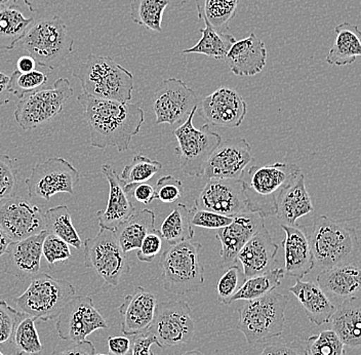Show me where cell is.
Instances as JSON below:
<instances>
[{
  "label": "cell",
  "mask_w": 361,
  "mask_h": 355,
  "mask_svg": "<svg viewBox=\"0 0 361 355\" xmlns=\"http://www.w3.org/2000/svg\"><path fill=\"white\" fill-rule=\"evenodd\" d=\"M78 102L89 126L90 146L94 148L115 147L118 152H124L145 121L144 110L128 102L104 100L85 92L79 95Z\"/></svg>",
  "instance_id": "1"
},
{
  "label": "cell",
  "mask_w": 361,
  "mask_h": 355,
  "mask_svg": "<svg viewBox=\"0 0 361 355\" xmlns=\"http://www.w3.org/2000/svg\"><path fill=\"white\" fill-rule=\"evenodd\" d=\"M73 76L89 96L123 103L132 100L134 76L110 56L90 55Z\"/></svg>",
  "instance_id": "2"
},
{
  "label": "cell",
  "mask_w": 361,
  "mask_h": 355,
  "mask_svg": "<svg viewBox=\"0 0 361 355\" xmlns=\"http://www.w3.org/2000/svg\"><path fill=\"white\" fill-rule=\"evenodd\" d=\"M300 174L297 164L286 162L250 167L247 179H243L247 211L259 212L264 218L275 216L279 194Z\"/></svg>",
  "instance_id": "3"
},
{
  "label": "cell",
  "mask_w": 361,
  "mask_h": 355,
  "mask_svg": "<svg viewBox=\"0 0 361 355\" xmlns=\"http://www.w3.org/2000/svg\"><path fill=\"white\" fill-rule=\"evenodd\" d=\"M202 246L192 241L171 246L160 258L162 287L176 295L196 293L204 284V267L200 260Z\"/></svg>",
  "instance_id": "4"
},
{
  "label": "cell",
  "mask_w": 361,
  "mask_h": 355,
  "mask_svg": "<svg viewBox=\"0 0 361 355\" xmlns=\"http://www.w3.org/2000/svg\"><path fill=\"white\" fill-rule=\"evenodd\" d=\"M309 241L315 266L322 270L350 263L358 248L356 230L327 216L315 219Z\"/></svg>",
  "instance_id": "5"
},
{
  "label": "cell",
  "mask_w": 361,
  "mask_h": 355,
  "mask_svg": "<svg viewBox=\"0 0 361 355\" xmlns=\"http://www.w3.org/2000/svg\"><path fill=\"white\" fill-rule=\"evenodd\" d=\"M288 297L271 291L259 299L247 301L238 309L237 329L245 335L248 345H257L283 333Z\"/></svg>",
  "instance_id": "6"
},
{
  "label": "cell",
  "mask_w": 361,
  "mask_h": 355,
  "mask_svg": "<svg viewBox=\"0 0 361 355\" xmlns=\"http://www.w3.org/2000/svg\"><path fill=\"white\" fill-rule=\"evenodd\" d=\"M20 44L36 64L54 70L73 52L74 40L65 22L55 16L34 21Z\"/></svg>",
  "instance_id": "7"
},
{
  "label": "cell",
  "mask_w": 361,
  "mask_h": 355,
  "mask_svg": "<svg viewBox=\"0 0 361 355\" xmlns=\"http://www.w3.org/2000/svg\"><path fill=\"white\" fill-rule=\"evenodd\" d=\"M75 297V288L66 279L38 273L26 291L16 298L17 309L35 320L49 322L59 318L68 302Z\"/></svg>",
  "instance_id": "8"
},
{
  "label": "cell",
  "mask_w": 361,
  "mask_h": 355,
  "mask_svg": "<svg viewBox=\"0 0 361 355\" xmlns=\"http://www.w3.org/2000/svg\"><path fill=\"white\" fill-rule=\"evenodd\" d=\"M73 94L69 79H56L51 88H42L20 99L13 116L23 130H34L60 115Z\"/></svg>",
  "instance_id": "9"
},
{
  "label": "cell",
  "mask_w": 361,
  "mask_h": 355,
  "mask_svg": "<svg viewBox=\"0 0 361 355\" xmlns=\"http://www.w3.org/2000/svg\"><path fill=\"white\" fill-rule=\"evenodd\" d=\"M198 107L191 112L184 124L173 131V135L178 141L175 152L179 158L183 173L190 177L202 178L207 162L219 145L222 143V137L212 132L209 124L200 128L194 126L193 117Z\"/></svg>",
  "instance_id": "10"
},
{
  "label": "cell",
  "mask_w": 361,
  "mask_h": 355,
  "mask_svg": "<svg viewBox=\"0 0 361 355\" xmlns=\"http://www.w3.org/2000/svg\"><path fill=\"white\" fill-rule=\"evenodd\" d=\"M83 246L85 266L106 284L118 286L121 278L130 273V262L114 231L100 228L96 236L85 239Z\"/></svg>",
  "instance_id": "11"
},
{
  "label": "cell",
  "mask_w": 361,
  "mask_h": 355,
  "mask_svg": "<svg viewBox=\"0 0 361 355\" xmlns=\"http://www.w3.org/2000/svg\"><path fill=\"white\" fill-rule=\"evenodd\" d=\"M79 181L80 174L69 162L62 157H51L33 167L25 184L31 198L49 201L58 193L73 195Z\"/></svg>",
  "instance_id": "12"
},
{
  "label": "cell",
  "mask_w": 361,
  "mask_h": 355,
  "mask_svg": "<svg viewBox=\"0 0 361 355\" xmlns=\"http://www.w3.org/2000/svg\"><path fill=\"white\" fill-rule=\"evenodd\" d=\"M148 333L155 337L160 348L190 342L195 334V323L188 303L184 301L157 303Z\"/></svg>",
  "instance_id": "13"
},
{
  "label": "cell",
  "mask_w": 361,
  "mask_h": 355,
  "mask_svg": "<svg viewBox=\"0 0 361 355\" xmlns=\"http://www.w3.org/2000/svg\"><path fill=\"white\" fill-rule=\"evenodd\" d=\"M108 323L87 296L73 297L63 308L56 323L61 340L81 342L98 330H107Z\"/></svg>",
  "instance_id": "14"
},
{
  "label": "cell",
  "mask_w": 361,
  "mask_h": 355,
  "mask_svg": "<svg viewBox=\"0 0 361 355\" xmlns=\"http://www.w3.org/2000/svg\"><path fill=\"white\" fill-rule=\"evenodd\" d=\"M152 106L157 115L155 124L173 126L186 121L198 107L197 95L180 79L169 78L158 85Z\"/></svg>",
  "instance_id": "15"
},
{
  "label": "cell",
  "mask_w": 361,
  "mask_h": 355,
  "mask_svg": "<svg viewBox=\"0 0 361 355\" xmlns=\"http://www.w3.org/2000/svg\"><path fill=\"white\" fill-rule=\"evenodd\" d=\"M0 227L11 241L44 231V214L27 198L11 196L0 201Z\"/></svg>",
  "instance_id": "16"
},
{
  "label": "cell",
  "mask_w": 361,
  "mask_h": 355,
  "mask_svg": "<svg viewBox=\"0 0 361 355\" xmlns=\"http://www.w3.org/2000/svg\"><path fill=\"white\" fill-rule=\"evenodd\" d=\"M252 160V147L247 140L240 138L226 140L214 151L203 177L207 180H241Z\"/></svg>",
  "instance_id": "17"
},
{
  "label": "cell",
  "mask_w": 361,
  "mask_h": 355,
  "mask_svg": "<svg viewBox=\"0 0 361 355\" xmlns=\"http://www.w3.org/2000/svg\"><path fill=\"white\" fill-rule=\"evenodd\" d=\"M195 207L227 217L247 211L243 180H207L195 200Z\"/></svg>",
  "instance_id": "18"
},
{
  "label": "cell",
  "mask_w": 361,
  "mask_h": 355,
  "mask_svg": "<svg viewBox=\"0 0 361 355\" xmlns=\"http://www.w3.org/2000/svg\"><path fill=\"white\" fill-rule=\"evenodd\" d=\"M200 113L212 126L236 128L247 115V105L236 90L221 87L203 99Z\"/></svg>",
  "instance_id": "19"
},
{
  "label": "cell",
  "mask_w": 361,
  "mask_h": 355,
  "mask_svg": "<svg viewBox=\"0 0 361 355\" xmlns=\"http://www.w3.org/2000/svg\"><path fill=\"white\" fill-rule=\"evenodd\" d=\"M265 227V218L259 212L245 211L233 217V221L216 231L220 241L221 266H232L237 255L255 234Z\"/></svg>",
  "instance_id": "20"
},
{
  "label": "cell",
  "mask_w": 361,
  "mask_h": 355,
  "mask_svg": "<svg viewBox=\"0 0 361 355\" xmlns=\"http://www.w3.org/2000/svg\"><path fill=\"white\" fill-rule=\"evenodd\" d=\"M47 231L19 241H11L6 252L4 270L20 280L31 279L37 275L42 266V244Z\"/></svg>",
  "instance_id": "21"
},
{
  "label": "cell",
  "mask_w": 361,
  "mask_h": 355,
  "mask_svg": "<svg viewBox=\"0 0 361 355\" xmlns=\"http://www.w3.org/2000/svg\"><path fill=\"white\" fill-rule=\"evenodd\" d=\"M157 297L151 291L137 287L134 293L126 296L118 307L121 331L124 336H137L148 332L154 318Z\"/></svg>",
  "instance_id": "22"
},
{
  "label": "cell",
  "mask_w": 361,
  "mask_h": 355,
  "mask_svg": "<svg viewBox=\"0 0 361 355\" xmlns=\"http://www.w3.org/2000/svg\"><path fill=\"white\" fill-rule=\"evenodd\" d=\"M101 171L109 183V198L106 209L97 212V219L101 228L115 232L121 224L135 214V205L126 192L123 181L113 167L109 164H103Z\"/></svg>",
  "instance_id": "23"
},
{
  "label": "cell",
  "mask_w": 361,
  "mask_h": 355,
  "mask_svg": "<svg viewBox=\"0 0 361 355\" xmlns=\"http://www.w3.org/2000/svg\"><path fill=\"white\" fill-rule=\"evenodd\" d=\"M281 228L286 234V239L282 241L284 273L288 277L302 279L315 267L309 236L300 225H281Z\"/></svg>",
  "instance_id": "24"
},
{
  "label": "cell",
  "mask_w": 361,
  "mask_h": 355,
  "mask_svg": "<svg viewBox=\"0 0 361 355\" xmlns=\"http://www.w3.org/2000/svg\"><path fill=\"white\" fill-rule=\"evenodd\" d=\"M279 244L273 241L267 228L263 227L255 234L237 255V260L243 265L245 278L263 275L273 270L276 265Z\"/></svg>",
  "instance_id": "25"
},
{
  "label": "cell",
  "mask_w": 361,
  "mask_h": 355,
  "mask_svg": "<svg viewBox=\"0 0 361 355\" xmlns=\"http://www.w3.org/2000/svg\"><path fill=\"white\" fill-rule=\"evenodd\" d=\"M225 62L237 76H255L266 66L267 49L256 34L250 33L248 37L236 40Z\"/></svg>",
  "instance_id": "26"
},
{
  "label": "cell",
  "mask_w": 361,
  "mask_h": 355,
  "mask_svg": "<svg viewBox=\"0 0 361 355\" xmlns=\"http://www.w3.org/2000/svg\"><path fill=\"white\" fill-rule=\"evenodd\" d=\"M312 212L314 207L302 173L279 194L275 216L281 225L295 226L300 218Z\"/></svg>",
  "instance_id": "27"
},
{
  "label": "cell",
  "mask_w": 361,
  "mask_h": 355,
  "mask_svg": "<svg viewBox=\"0 0 361 355\" xmlns=\"http://www.w3.org/2000/svg\"><path fill=\"white\" fill-rule=\"evenodd\" d=\"M290 291L303 306L305 313L311 323L322 325L331 322L337 308L317 284L297 279L295 284L290 287Z\"/></svg>",
  "instance_id": "28"
},
{
  "label": "cell",
  "mask_w": 361,
  "mask_h": 355,
  "mask_svg": "<svg viewBox=\"0 0 361 355\" xmlns=\"http://www.w3.org/2000/svg\"><path fill=\"white\" fill-rule=\"evenodd\" d=\"M316 284L337 297H355L361 291V268L348 263L326 269L318 275Z\"/></svg>",
  "instance_id": "29"
},
{
  "label": "cell",
  "mask_w": 361,
  "mask_h": 355,
  "mask_svg": "<svg viewBox=\"0 0 361 355\" xmlns=\"http://www.w3.org/2000/svg\"><path fill=\"white\" fill-rule=\"evenodd\" d=\"M331 325L346 347L361 348V297L343 301L331 318Z\"/></svg>",
  "instance_id": "30"
},
{
  "label": "cell",
  "mask_w": 361,
  "mask_h": 355,
  "mask_svg": "<svg viewBox=\"0 0 361 355\" xmlns=\"http://www.w3.org/2000/svg\"><path fill=\"white\" fill-rule=\"evenodd\" d=\"M337 34L333 47L326 58L327 64L334 66H347L353 64L361 56V30L356 25L342 23L335 28Z\"/></svg>",
  "instance_id": "31"
},
{
  "label": "cell",
  "mask_w": 361,
  "mask_h": 355,
  "mask_svg": "<svg viewBox=\"0 0 361 355\" xmlns=\"http://www.w3.org/2000/svg\"><path fill=\"white\" fill-rule=\"evenodd\" d=\"M155 228V214L151 210L144 209L135 212L126 222L117 228L115 234L123 252L139 250L142 241L151 234L157 231Z\"/></svg>",
  "instance_id": "32"
},
{
  "label": "cell",
  "mask_w": 361,
  "mask_h": 355,
  "mask_svg": "<svg viewBox=\"0 0 361 355\" xmlns=\"http://www.w3.org/2000/svg\"><path fill=\"white\" fill-rule=\"evenodd\" d=\"M240 0H195L198 19L220 33H227Z\"/></svg>",
  "instance_id": "33"
},
{
  "label": "cell",
  "mask_w": 361,
  "mask_h": 355,
  "mask_svg": "<svg viewBox=\"0 0 361 355\" xmlns=\"http://www.w3.org/2000/svg\"><path fill=\"white\" fill-rule=\"evenodd\" d=\"M34 23L17 6L0 11V49L11 51L25 37Z\"/></svg>",
  "instance_id": "34"
},
{
  "label": "cell",
  "mask_w": 361,
  "mask_h": 355,
  "mask_svg": "<svg viewBox=\"0 0 361 355\" xmlns=\"http://www.w3.org/2000/svg\"><path fill=\"white\" fill-rule=\"evenodd\" d=\"M191 215L192 210L188 209L186 205L179 203L176 205L158 230L161 239L169 244L192 241L194 230L191 223Z\"/></svg>",
  "instance_id": "35"
},
{
  "label": "cell",
  "mask_w": 361,
  "mask_h": 355,
  "mask_svg": "<svg viewBox=\"0 0 361 355\" xmlns=\"http://www.w3.org/2000/svg\"><path fill=\"white\" fill-rule=\"evenodd\" d=\"M45 231L66 241L70 246L80 250V236L72 223L71 214L67 205H58L47 210L44 214Z\"/></svg>",
  "instance_id": "36"
},
{
  "label": "cell",
  "mask_w": 361,
  "mask_h": 355,
  "mask_svg": "<svg viewBox=\"0 0 361 355\" xmlns=\"http://www.w3.org/2000/svg\"><path fill=\"white\" fill-rule=\"evenodd\" d=\"M202 38L190 49H184L183 54H198L216 60H224L236 38L229 33H220L211 27L205 26L200 29Z\"/></svg>",
  "instance_id": "37"
},
{
  "label": "cell",
  "mask_w": 361,
  "mask_h": 355,
  "mask_svg": "<svg viewBox=\"0 0 361 355\" xmlns=\"http://www.w3.org/2000/svg\"><path fill=\"white\" fill-rule=\"evenodd\" d=\"M284 275V269L274 268L263 275L245 278L243 286L232 298V302L256 300L268 295L281 286Z\"/></svg>",
  "instance_id": "38"
},
{
  "label": "cell",
  "mask_w": 361,
  "mask_h": 355,
  "mask_svg": "<svg viewBox=\"0 0 361 355\" xmlns=\"http://www.w3.org/2000/svg\"><path fill=\"white\" fill-rule=\"evenodd\" d=\"M169 4V0H133L130 18L135 24L155 32H162V18Z\"/></svg>",
  "instance_id": "39"
},
{
  "label": "cell",
  "mask_w": 361,
  "mask_h": 355,
  "mask_svg": "<svg viewBox=\"0 0 361 355\" xmlns=\"http://www.w3.org/2000/svg\"><path fill=\"white\" fill-rule=\"evenodd\" d=\"M35 322L33 318L21 312L11 340L17 355H39L44 350Z\"/></svg>",
  "instance_id": "40"
},
{
  "label": "cell",
  "mask_w": 361,
  "mask_h": 355,
  "mask_svg": "<svg viewBox=\"0 0 361 355\" xmlns=\"http://www.w3.org/2000/svg\"><path fill=\"white\" fill-rule=\"evenodd\" d=\"M161 169L162 164L157 160L144 155H135L132 162L124 167L119 177L124 185L139 184L152 179Z\"/></svg>",
  "instance_id": "41"
},
{
  "label": "cell",
  "mask_w": 361,
  "mask_h": 355,
  "mask_svg": "<svg viewBox=\"0 0 361 355\" xmlns=\"http://www.w3.org/2000/svg\"><path fill=\"white\" fill-rule=\"evenodd\" d=\"M49 78L44 72L33 70V71L21 73V72H13L8 81V92L18 99H22L25 95L30 94L35 90L42 89L47 83Z\"/></svg>",
  "instance_id": "42"
},
{
  "label": "cell",
  "mask_w": 361,
  "mask_h": 355,
  "mask_svg": "<svg viewBox=\"0 0 361 355\" xmlns=\"http://www.w3.org/2000/svg\"><path fill=\"white\" fill-rule=\"evenodd\" d=\"M308 355H347L346 346L333 330H326L307 339Z\"/></svg>",
  "instance_id": "43"
},
{
  "label": "cell",
  "mask_w": 361,
  "mask_h": 355,
  "mask_svg": "<svg viewBox=\"0 0 361 355\" xmlns=\"http://www.w3.org/2000/svg\"><path fill=\"white\" fill-rule=\"evenodd\" d=\"M245 280V275L238 266H230L216 284L219 301L222 304H231L232 298L235 296Z\"/></svg>",
  "instance_id": "44"
},
{
  "label": "cell",
  "mask_w": 361,
  "mask_h": 355,
  "mask_svg": "<svg viewBox=\"0 0 361 355\" xmlns=\"http://www.w3.org/2000/svg\"><path fill=\"white\" fill-rule=\"evenodd\" d=\"M42 255L49 266L65 262L71 258V250L66 241L53 234H47L42 244Z\"/></svg>",
  "instance_id": "45"
},
{
  "label": "cell",
  "mask_w": 361,
  "mask_h": 355,
  "mask_svg": "<svg viewBox=\"0 0 361 355\" xmlns=\"http://www.w3.org/2000/svg\"><path fill=\"white\" fill-rule=\"evenodd\" d=\"M184 194V185L180 179L173 176H164L157 181L155 187V200L164 203L179 201Z\"/></svg>",
  "instance_id": "46"
},
{
  "label": "cell",
  "mask_w": 361,
  "mask_h": 355,
  "mask_svg": "<svg viewBox=\"0 0 361 355\" xmlns=\"http://www.w3.org/2000/svg\"><path fill=\"white\" fill-rule=\"evenodd\" d=\"M17 187V169L10 156L0 155V201L13 196Z\"/></svg>",
  "instance_id": "47"
},
{
  "label": "cell",
  "mask_w": 361,
  "mask_h": 355,
  "mask_svg": "<svg viewBox=\"0 0 361 355\" xmlns=\"http://www.w3.org/2000/svg\"><path fill=\"white\" fill-rule=\"evenodd\" d=\"M192 210L191 223L193 226L205 229L219 230L229 225L233 221L232 217L224 216L207 210L198 209L194 205Z\"/></svg>",
  "instance_id": "48"
},
{
  "label": "cell",
  "mask_w": 361,
  "mask_h": 355,
  "mask_svg": "<svg viewBox=\"0 0 361 355\" xmlns=\"http://www.w3.org/2000/svg\"><path fill=\"white\" fill-rule=\"evenodd\" d=\"M21 312L0 300V344L11 343Z\"/></svg>",
  "instance_id": "49"
},
{
  "label": "cell",
  "mask_w": 361,
  "mask_h": 355,
  "mask_svg": "<svg viewBox=\"0 0 361 355\" xmlns=\"http://www.w3.org/2000/svg\"><path fill=\"white\" fill-rule=\"evenodd\" d=\"M162 241L164 239L160 236L158 230L147 235L137 252V258L139 261L144 262V263L152 262L161 252Z\"/></svg>",
  "instance_id": "50"
},
{
  "label": "cell",
  "mask_w": 361,
  "mask_h": 355,
  "mask_svg": "<svg viewBox=\"0 0 361 355\" xmlns=\"http://www.w3.org/2000/svg\"><path fill=\"white\" fill-rule=\"evenodd\" d=\"M51 355H98L96 348L89 340L81 342L62 340L56 344Z\"/></svg>",
  "instance_id": "51"
},
{
  "label": "cell",
  "mask_w": 361,
  "mask_h": 355,
  "mask_svg": "<svg viewBox=\"0 0 361 355\" xmlns=\"http://www.w3.org/2000/svg\"><path fill=\"white\" fill-rule=\"evenodd\" d=\"M128 195L143 205H149L155 200V188L148 183L134 185H124Z\"/></svg>",
  "instance_id": "52"
},
{
  "label": "cell",
  "mask_w": 361,
  "mask_h": 355,
  "mask_svg": "<svg viewBox=\"0 0 361 355\" xmlns=\"http://www.w3.org/2000/svg\"><path fill=\"white\" fill-rule=\"evenodd\" d=\"M259 355H308V351L298 343H279L266 346Z\"/></svg>",
  "instance_id": "53"
},
{
  "label": "cell",
  "mask_w": 361,
  "mask_h": 355,
  "mask_svg": "<svg viewBox=\"0 0 361 355\" xmlns=\"http://www.w3.org/2000/svg\"><path fill=\"white\" fill-rule=\"evenodd\" d=\"M135 337V340L133 341V352L130 355H151V346L153 344L159 346L155 337L148 332Z\"/></svg>",
  "instance_id": "54"
},
{
  "label": "cell",
  "mask_w": 361,
  "mask_h": 355,
  "mask_svg": "<svg viewBox=\"0 0 361 355\" xmlns=\"http://www.w3.org/2000/svg\"><path fill=\"white\" fill-rule=\"evenodd\" d=\"M108 348L112 355H130L133 352V341L126 336L109 337Z\"/></svg>",
  "instance_id": "55"
},
{
  "label": "cell",
  "mask_w": 361,
  "mask_h": 355,
  "mask_svg": "<svg viewBox=\"0 0 361 355\" xmlns=\"http://www.w3.org/2000/svg\"><path fill=\"white\" fill-rule=\"evenodd\" d=\"M58 0H24L25 4L31 13L44 11L51 8Z\"/></svg>",
  "instance_id": "56"
},
{
  "label": "cell",
  "mask_w": 361,
  "mask_h": 355,
  "mask_svg": "<svg viewBox=\"0 0 361 355\" xmlns=\"http://www.w3.org/2000/svg\"><path fill=\"white\" fill-rule=\"evenodd\" d=\"M8 81H10V76L0 72V106L10 103L11 92H8Z\"/></svg>",
  "instance_id": "57"
},
{
  "label": "cell",
  "mask_w": 361,
  "mask_h": 355,
  "mask_svg": "<svg viewBox=\"0 0 361 355\" xmlns=\"http://www.w3.org/2000/svg\"><path fill=\"white\" fill-rule=\"evenodd\" d=\"M35 66L36 62L30 56H22L17 61V70L21 73L33 71V70H35Z\"/></svg>",
  "instance_id": "58"
},
{
  "label": "cell",
  "mask_w": 361,
  "mask_h": 355,
  "mask_svg": "<svg viewBox=\"0 0 361 355\" xmlns=\"http://www.w3.org/2000/svg\"><path fill=\"white\" fill-rule=\"evenodd\" d=\"M11 243V239L6 235V232L0 227V257L6 254L8 246Z\"/></svg>",
  "instance_id": "59"
},
{
  "label": "cell",
  "mask_w": 361,
  "mask_h": 355,
  "mask_svg": "<svg viewBox=\"0 0 361 355\" xmlns=\"http://www.w3.org/2000/svg\"><path fill=\"white\" fill-rule=\"evenodd\" d=\"M17 6V0H0V11Z\"/></svg>",
  "instance_id": "60"
},
{
  "label": "cell",
  "mask_w": 361,
  "mask_h": 355,
  "mask_svg": "<svg viewBox=\"0 0 361 355\" xmlns=\"http://www.w3.org/2000/svg\"><path fill=\"white\" fill-rule=\"evenodd\" d=\"M180 355H203L202 352L198 349L192 350V351L186 352V354H180Z\"/></svg>",
  "instance_id": "61"
},
{
  "label": "cell",
  "mask_w": 361,
  "mask_h": 355,
  "mask_svg": "<svg viewBox=\"0 0 361 355\" xmlns=\"http://www.w3.org/2000/svg\"><path fill=\"white\" fill-rule=\"evenodd\" d=\"M0 355H6V354H2L1 350H0Z\"/></svg>",
  "instance_id": "62"
},
{
  "label": "cell",
  "mask_w": 361,
  "mask_h": 355,
  "mask_svg": "<svg viewBox=\"0 0 361 355\" xmlns=\"http://www.w3.org/2000/svg\"><path fill=\"white\" fill-rule=\"evenodd\" d=\"M151 355H157V354H152V352H151Z\"/></svg>",
  "instance_id": "63"
}]
</instances>
